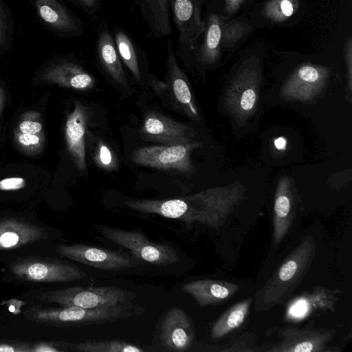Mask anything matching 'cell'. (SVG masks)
Instances as JSON below:
<instances>
[{"mask_svg": "<svg viewBox=\"0 0 352 352\" xmlns=\"http://www.w3.org/2000/svg\"><path fill=\"white\" fill-rule=\"evenodd\" d=\"M316 251L314 239L305 236L256 293L253 300L255 310L267 311L289 299L309 270Z\"/></svg>", "mask_w": 352, "mask_h": 352, "instance_id": "obj_1", "label": "cell"}, {"mask_svg": "<svg viewBox=\"0 0 352 352\" xmlns=\"http://www.w3.org/2000/svg\"><path fill=\"white\" fill-rule=\"evenodd\" d=\"M129 302L113 307L85 309L80 307H43L32 306L23 312L27 320L44 325L69 327L101 324L125 319L135 314Z\"/></svg>", "mask_w": 352, "mask_h": 352, "instance_id": "obj_2", "label": "cell"}, {"mask_svg": "<svg viewBox=\"0 0 352 352\" xmlns=\"http://www.w3.org/2000/svg\"><path fill=\"white\" fill-rule=\"evenodd\" d=\"M261 73L259 60L255 56L246 59L232 78L225 94L228 111L243 122L256 111Z\"/></svg>", "mask_w": 352, "mask_h": 352, "instance_id": "obj_3", "label": "cell"}, {"mask_svg": "<svg viewBox=\"0 0 352 352\" xmlns=\"http://www.w3.org/2000/svg\"><path fill=\"white\" fill-rule=\"evenodd\" d=\"M133 294L113 286L70 287L41 293L37 298L42 302H56L62 307L85 309L113 307L129 302Z\"/></svg>", "mask_w": 352, "mask_h": 352, "instance_id": "obj_4", "label": "cell"}, {"mask_svg": "<svg viewBox=\"0 0 352 352\" xmlns=\"http://www.w3.org/2000/svg\"><path fill=\"white\" fill-rule=\"evenodd\" d=\"M106 239L129 250L138 258L157 266L175 264L179 261L173 247L150 241L137 230H127L103 225L94 226Z\"/></svg>", "mask_w": 352, "mask_h": 352, "instance_id": "obj_5", "label": "cell"}, {"mask_svg": "<svg viewBox=\"0 0 352 352\" xmlns=\"http://www.w3.org/2000/svg\"><path fill=\"white\" fill-rule=\"evenodd\" d=\"M11 271L20 280L37 283H66L85 278L78 266L52 258L31 256L14 263Z\"/></svg>", "mask_w": 352, "mask_h": 352, "instance_id": "obj_6", "label": "cell"}, {"mask_svg": "<svg viewBox=\"0 0 352 352\" xmlns=\"http://www.w3.org/2000/svg\"><path fill=\"white\" fill-rule=\"evenodd\" d=\"M245 192L243 185L235 181L226 186L208 188L186 197L202 209L205 225L217 229L244 199Z\"/></svg>", "mask_w": 352, "mask_h": 352, "instance_id": "obj_7", "label": "cell"}, {"mask_svg": "<svg viewBox=\"0 0 352 352\" xmlns=\"http://www.w3.org/2000/svg\"><path fill=\"white\" fill-rule=\"evenodd\" d=\"M201 145L194 140L181 144L145 146L135 150L131 158L138 165L189 174L194 170L191 153Z\"/></svg>", "mask_w": 352, "mask_h": 352, "instance_id": "obj_8", "label": "cell"}, {"mask_svg": "<svg viewBox=\"0 0 352 352\" xmlns=\"http://www.w3.org/2000/svg\"><path fill=\"white\" fill-rule=\"evenodd\" d=\"M331 70L309 63L300 65L284 84L280 95L288 100L310 101L324 87Z\"/></svg>", "mask_w": 352, "mask_h": 352, "instance_id": "obj_9", "label": "cell"}, {"mask_svg": "<svg viewBox=\"0 0 352 352\" xmlns=\"http://www.w3.org/2000/svg\"><path fill=\"white\" fill-rule=\"evenodd\" d=\"M341 292L317 286L291 299L286 307L285 320L298 322L307 318L334 312Z\"/></svg>", "mask_w": 352, "mask_h": 352, "instance_id": "obj_10", "label": "cell"}, {"mask_svg": "<svg viewBox=\"0 0 352 352\" xmlns=\"http://www.w3.org/2000/svg\"><path fill=\"white\" fill-rule=\"evenodd\" d=\"M335 330L327 328H281L277 336L280 341L266 349L267 352H324L335 335Z\"/></svg>", "mask_w": 352, "mask_h": 352, "instance_id": "obj_11", "label": "cell"}, {"mask_svg": "<svg viewBox=\"0 0 352 352\" xmlns=\"http://www.w3.org/2000/svg\"><path fill=\"white\" fill-rule=\"evenodd\" d=\"M56 251L72 261L102 270H125L138 265L118 252L87 245H60Z\"/></svg>", "mask_w": 352, "mask_h": 352, "instance_id": "obj_12", "label": "cell"}, {"mask_svg": "<svg viewBox=\"0 0 352 352\" xmlns=\"http://www.w3.org/2000/svg\"><path fill=\"white\" fill-rule=\"evenodd\" d=\"M124 205L131 210L144 213L179 219L187 223H199L205 225L203 210L194 201L186 196L181 199L127 201Z\"/></svg>", "mask_w": 352, "mask_h": 352, "instance_id": "obj_13", "label": "cell"}, {"mask_svg": "<svg viewBox=\"0 0 352 352\" xmlns=\"http://www.w3.org/2000/svg\"><path fill=\"white\" fill-rule=\"evenodd\" d=\"M140 134L144 139L164 145H175L196 140L195 130L157 113H148L143 121Z\"/></svg>", "mask_w": 352, "mask_h": 352, "instance_id": "obj_14", "label": "cell"}, {"mask_svg": "<svg viewBox=\"0 0 352 352\" xmlns=\"http://www.w3.org/2000/svg\"><path fill=\"white\" fill-rule=\"evenodd\" d=\"M161 338L165 349L170 351H185L191 347L195 329L182 308L173 307L166 313L161 325Z\"/></svg>", "mask_w": 352, "mask_h": 352, "instance_id": "obj_15", "label": "cell"}, {"mask_svg": "<svg viewBox=\"0 0 352 352\" xmlns=\"http://www.w3.org/2000/svg\"><path fill=\"white\" fill-rule=\"evenodd\" d=\"M204 0H171L173 19L179 31L181 43L194 47L204 33L205 22L201 19Z\"/></svg>", "mask_w": 352, "mask_h": 352, "instance_id": "obj_16", "label": "cell"}, {"mask_svg": "<svg viewBox=\"0 0 352 352\" xmlns=\"http://www.w3.org/2000/svg\"><path fill=\"white\" fill-rule=\"evenodd\" d=\"M295 215L294 184L290 177L280 178L274 196L273 243L279 244L287 234Z\"/></svg>", "mask_w": 352, "mask_h": 352, "instance_id": "obj_17", "label": "cell"}, {"mask_svg": "<svg viewBox=\"0 0 352 352\" xmlns=\"http://www.w3.org/2000/svg\"><path fill=\"white\" fill-rule=\"evenodd\" d=\"M87 111L80 102H76L73 111L68 116L65 126V137L67 150L80 171L86 168L85 133Z\"/></svg>", "mask_w": 352, "mask_h": 352, "instance_id": "obj_18", "label": "cell"}, {"mask_svg": "<svg viewBox=\"0 0 352 352\" xmlns=\"http://www.w3.org/2000/svg\"><path fill=\"white\" fill-rule=\"evenodd\" d=\"M182 290L190 295L201 307L222 304L238 292L235 283L213 279H201L186 283Z\"/></svg>", "mask_w": 352, "mask_h": 352, "instance_id": "obj_19", "label": "cell"}, {"mask_svg": "<svg viewBox=\"0 0 352 352\" xmlns=\"http://www.w3.org/2000/svg\"><path fill=\"white\" fill-rule=\"evenodd\" d=\"M45 236L37 225L13 218L0 220V250L19 248Z\"/></svg>", "mask_w": 352, "mask_h": 352, "instance_id": "obj_20", "label": "cell"}, {"mask_svg": "<svg viewBox=\"0 0 352 352\" xmlns=\"http://www.w3.org/2000/svg\"><path fill=\"white\" fill-rule=\"evenodd\" d=\"M167 49L166 78L168 84L185 113L192 119L198 120V111L187 78L178 65L170 39L167 40Z\"/></svg>", "mask_w": 352, "mask_h": 352, "instance_id": "obj_21", "label": "cell"}, {"mask_svg": "<svg viewBox=\"0 0 352 352\" xmlns=\"http://www.w3.org/2000/svg\"><path fill=\"white\" fill-rule=\"evenodd\" d=\"M14 140L24 153H38L45 144V133L39 112L28 111L19 120L14 131Z\"/></svg>", "mask_w": 352, "mask_h": 352, "instance_id": "obj_22", "label": "cell"}, {"mask_svg": "<svg viewBox=\"0 0 352 352\" xmlns=\"http://www.w3.org/2000/svg\"><path fill=\"white\" fill-rule=\"evenodd\" d=\"M45 81L61 87L86 90L92 88L95 80L78 65L60 61L48 67L43 74Z\"/></svg>", "mask_w": 352, "mask_h": 352, "instance_id": "obj_23", "label": "cell"}, {"mask_svg": "<svg viewBox=\"0 0 352 352\" xmlns=\"http://www.w3.org/2000/svg\"><path fill=\"white\" fill-rule=\"evenodd\" d=\"M41 20L54 32L70 34L79 27L67 9L58 0H31Z\"/></svg>", "mask_w": 352, "mask_h": 352, "instance_id": "obj_24", "label": "cell"}, {"mask_svg": "<svg viewBox=\"0 0 352 352\" xmlns=\"http://www.w3.org/2000/svg\"><path fill=\"white\" fill-rule=\"evenodd\" d=\"M227 16L210 14L205 23L204 38L197 54L198 60L206 65H212L220 58L222 47L223 26Z\"/></svg>", "mask_w": 352, "mask_h": 352, "instance_id": "obj_25", "label": "cell"}, {"mask_svg": "<svg viewBox=\"0 0 352 352\" xmlns=\"http://www.w3.org/2000/svg\"><path fill=\"white\" fill-rule=\"evenodd\" d=\"M97 49L99 59L107 72L116 82L126 87V80L120 58L113 39L108 32L100 34Z\"/></svg>", "mask_w": 352, "mask_h": 352, "instance_id": "obj_26", "label": "cell"}, {"mask_svg": "<svg viewBox=\"0 0 352 352\" xmlns=\"http://www.w3.org/2000/svg\"><path fill=\"white\" fill-rule=\"evenodd\" d=\"M253 298H248L228 309L213 324L211 338L220 339L238 329L247 318Z\"/></svg>", "mask_w": 352, "mask_h": 352, "instance_id": "obj_27", "label": "cell"}, {"mask_svg": "<svg viewBox=\"0 0 352 352\" xmlns=\"http://www.w3.org/2000/svg\"><path fill=\"white\" fill-rule=\"evenodd\" d=\"M169 0H140L142 12L155 36L170 34Z\"/></svg>", "mask_w": 352, "mask_h": 352, "instance_id": "obj_28", "label": "cell"}, {"mask_svg": "<svg viewBox=\"0 0 352 352\" xmlns=\"http://www.w3.org/2000/svg\"><path fill=\"white\" fill-rule=\"evenodd\" d=\"M67 351L78 352H143L137 345L120 340H87L79 343L61 342Z\"/></svg>", "mask_w": 352, "mask_h": 352, "instance_id": "obj_29", "label": "cell"}, {"mask_svg": "<svg viewBox=\"0 0 352 352\" xmlns=\"http://www.w3.org/2000/svg\"><path fill=\"white\" fill-rule=\"evenodd\" d=\"M300 7V0H268L263 7V14L267 19L282 23L293 16Z\"/></svg>", "mask_w": 352, "mask_h": 352, "instance_id": "obj_30", "label": "cell"}, {"mask_svg": "<svg viewBox=\"0 0 352 352\" xmlns=\"http://www.w3.org/2000/svg\"><path fill=\"white\" fill-rule=\"evenodd\" d=\"M114 41L120 58L133 76L140 80L141 76L138 58L131 39L124 32H118L115 35Z\"/></svg>", "mask_w": 352, "mask_h": 352, "instance_id": "obj_31", "label": "cell"}, {"mask_svg": "<svg viewBox=\"0 0 352 352\" xmlns=\"http://www.w3.org/2000/svg\"><path fill=\"white\" fill-rule=\"evenodd\" d=\"M249 24L238 21L232 20L224 22L221 37L222 48L233 47L250 30Z\"/></svg>", "mask_w": 352, "mask_h": 352, "instance_id": "obj_32", "label": "cell"}, {"mask_svg": "<svg viewBox=\"0 0 352 352\" xmlns=\"http://www.w3.org/2000/svg\"><path fill=\"white\" fill-rule=\"evenodd\" d=\"M220 351H241L253 352L255 349V337L250 333L241 335L234 340L223 345L219 349Z\"/></svg>", "mask_w": 352, "mask_h": 352, "instance_id": "obj_33", "label": "cell"}, {"mask_svg": "<svg viewBox=\"0 0 352 352\" xmlns=\"http://www.w3.org/2000/svg\"><path fill=\"white\" fill-rule=\"evenodd\" d=\"M95 158L97 164L104 169L112 170L116 166V162L111 150L102 142L98 144Z\"/></svg>", "mask_w": 352, "mask_h": 352, "instance_id": "obj_34", "label": "cell"}, {"mask_svg": "<svg viewBox=\"0 0 352 352\" xmlns=\"http://www.w3.org/2000/svg\"><path fill=\"white\" fill-rule=\"evenodd\" d=\"M32 342H0V352H32Z\"/></svg>", "mask_w": 352, "mask_h": 352, "instance_id": "obj_35", "label": "cell"}, {"mask_svg": "<svg viewBox=\"0 0 352 352\" xmlns=\"http://www.w3.org/2000/svg\"><path fill=\"white\" fill-rule=\"evenodd\" d=\"M67 350L61 342H32V352H63Z\"/></svg>", "mask_w": 352, "mask_h": 352, "instance_id": "obj_36", "label": "cell"}, {"mask_svg": "<svg viewBox=\"0 0 352 352\" xmlns=\"http://www.w3.org/2000/svg\"><path fill=\"white\" fill-rule=\"evenodd\" d=\"M344 59L346 67V73L349 88H351V76H352V38L349 36L344 45L343 50Z\"/></svg>", "mask_w": 352, "mask_h": 352, "instance_id": "obj_37", "label": "cell"}, {"mask_svg": "<svg viewBox=\"0 0 352 352\" xmlns=\"http://www.w3.org/2000/svg\"><path fill=\"white\" fill-rule=\"evenodd\" d=\"M25 186V180L22 177H12L0 180V190H10L23 188Z\"/></svg>", "mask_w": 352, "mask_h": 352, "instance_id": "obj_38", "label": "cell"}, {"mask_svg": "<svg viewBox=\"0 0 352 352\" xmlns=\"http://www.w3.org/2000/svg\"><path fill=\"white\" fill-rule=\"evenodd\" d=\"M8 32V24L6 11L3 6V4L0 1V47H1L6 38Z\"/></svg>", "mask_w": 352, "mask_h": 352, "instance_id": "obj_39", "label": "cell"}, {"mask_svg": "<svg viewBox=\"0 0 352 352\" xmlns=\"http://www.w3.org/2000/svg\"><path fill=\"white\" fill-rule=\"evenodd\" d=\"M245 0H224L223 12L228 15L235 13Z\"/></svg>", "mask_w": 352, "mask_h": 352, "instance_id": "obj_40", "label": "cell"}, {"mask_svg": "<svg viewBox=\"0 0 352 352\" xmlns=\"http://www.w3.org/2000/svg\"><path fill=\"white\" fill-rule=\"evenodd\" d=\"M274 146L278 150H285L287 145V140L283 137H279L274 140Z\"/></svg>", "mask_w": 352, "mask_h": 352, "instance_id": "obj_41", "label": "cell"}, {"mask_svg": "<svg viewBox=\"0 0 352 352\" xmlns=\"http://www.w3.org/2000/svg\"><path fill=\"white\" fill-rule=\"evenodd\" d=\"M5 92L1 86H0V116L5 103Z\"/></svg>", "mask_w": 352, "mask_h": 352, "instance_id": "obj_42", "label": "cell"}, {"mask_svg": "<svg viewBox=\"0 0 352 352\" xmlns=\"http://www.w3.org/2000/svg\"><path fill=\"white\" fill-rule=\"evenodd\" d=\"M82 5L87 7H92L95 5L97 0H78Z\"/></svg>", "mask_w": 352, "mask_h": 352, "instance_id": "obj_43", "label": "cell"}]
</instances>
